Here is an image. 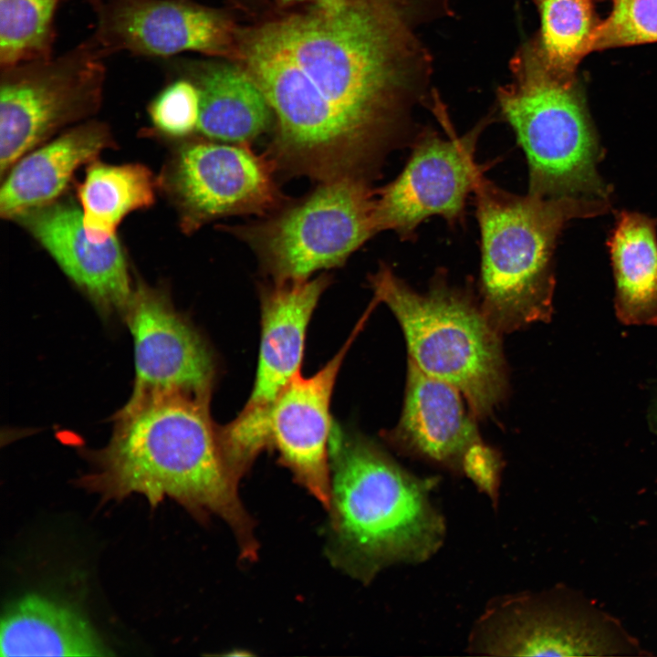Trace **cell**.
Wrapping results in <instances>:
<instances>
[{"label": "cell", "mask_w": 657, "mask_h": 657, "mask_svg": "<svg viewBox=\"0 0 657 657\" xmlns=\"http://www.w3.org/2000/svg\"><path fill=\"white\" fill-rule=\"evenodd\" d=\"M94 470L81 485L104 500L144 495L151 506L175 500L198 519L214 515L234 532L242 558H255L254 526L237 494L210 401L162 396L123 406Z\"/></svg>", "instance_id": "cell-2"}, {"label": "cell", "mask_w": 657, "mask_h": 657, "mask_svg": "<svg viewBox=\"0 0 657 657\" xmlns=\"http://www.w3.org/2000/svg\"><path fill=\"white\" fill-rule=\"evenodd\" d=\"M541 16L539 57L548 70L570 78L591 52L596 22L592 0H537Z\"/></svg>", "instance_id": "cell-23"}, {"label": "cell", "mask_w": 657, "mask_h": 657, "mask_svg": "<svg viewBox=\"0 0 657 657\" xmlns=\"http://www.w3.org/2000/svg\"><path fill=\"white\" fill-rule=\"evenodd\" d=\"M657 221L621 212L608 242L616 313L628 325L657 323Z\"/></svg>", "instance_id": "cell-21"}, {"label": "cell", "mask_w": 657, "mask_h": 657, "mask_svg": "<svg viewBox=\"0 0 657 657\" xmlns=\"http://www.w3.org/2000/svg\"><path fill=\"white\" fill-rule=\"evenodd\" d=\"M288 203L263 219L221 227L253 250L273 282L307 279L340 266L379 233L370 181L320 182L306 197Z\"/></svg>", "instance_id": "cell-7"}, {"label": "cell", "mask_w": 657, "mask_h": 657, "mask_svg": "<svg viewBox=\"0 0 657 657\" xmlns=\"http://www.w3.org/2000/svg\"><path fill=\"white\" fill-rule=\"evenodd\" d=\"M284 2H303V1H313L318 3L320 8H334L341 5L349 0H283Z\"/></svg>", "instance_id": "cell-28"}, {"label": "cell", "mask_w": 657, "mask_h": 657, "mask_svg": "<svg viewBox=\"0 0 657 657\" xmlns=\"http://www.w3.org/2000/svg\"><path fill=\"white\" fill-rule=\"evenodd\" d=\"M114 145L106 124L86 120L32 150L6 172L0 191L2 218L16 220L57 201L80 165Z\"/></svg>", "instance_id": "cell-18"}, {"label": "cell", "mask_w": 657, "mask_h": 657, "mask_svg": "<svg viewBox=\"0 0 657 657\" xmlns=\"http://www.w3.org/2000/svg\"><path fill=\"white\" fill-rule=\"evenodd\" d=\"M159 186V180L141 163L92 161L77 189L83 224L90 237L103 241L116 235L128 214L153 204Z\"/></svg>", "instance_id": "cell-22"}, {"label": "cell", "mask_w": 657, "mask_h": 657, "mask_svg": "<svg viewBox=\"0 0 657 657\" xmlns=\"http://www.w3.org/2000/svg\"><path fill=\"white\" fill-rule=\"evenodd\" d=\"M124 319L135 363L133 390L125 406L171 395L211 401L216 372L213 353L166 292L139 283Z\"/></svg>", "instance_id": "cell-12"}, {"label": "cell", "mask_w": 657, "mask_h": 657, "mask_svg": "<svg viewBox=\"0 0 657 657\" xmlns=\"http://www.w3.org/2000/svg\"><path fill=\"white\" fill-rule=\"evenodd\" d=\"M366 317L315 374L298 373L276 400L268 419L270 446L295 479L328 508L330 499V401L345 356Z\"/></svg>", "instance_id": "cell-14"}, {"label": "cell", "mask_w": 657, "mask_h": 657, "mask_svg": "<svg viewBox=\"0 0 657 657\" xmlns=\"http://www.w3.org/2000/svg\"><path fill=\"white\" fill-rule=\"evenodd\" d=\"M328 554L368 584L394 565H417L443 547L445 518L433 501L437 477L418 476L366 436L333 423L329 439Z\"/></svg>", "instance_id": "cell-3"}, {"label": "cell", "mask_w": 657, "mask_h": 657, "mask_svg": "<svg viewBox=\"0 0 657 657\" xmlns=\"http://www.w3.org/2000/svg\"><path fill=\"white\" fill-rule=\"evenodd\" d=\"M467 648L496 656L605 655L615 649L598 626L526 593L492 600L474 624Z\"/></svg>", "instance_id": "cell-15"}, {"label": "cell", "mask_w": 657, "mask_h": 657, "mask_svg": "<svg viewBox=\"0 0 657 657\" xmlns=\"http://www.w3.org/2000/svg\"><path fill=\"white\" fill-rule=\"evenodd\" d=\"M503 467L501 454L485 443L466 456L462 466V474L487 496L495 509L499 504Z\"/></svg>", "instance_id": "cell-27"}, {"label": "cell", "mask_w": 657, "mask_h": 657, "mask_svg": "<svg viewBox=\"0 0 657 657\" xmlns=\"http://www.w3.org/2000/svg\"><path fill=\"white\" fill-rule=\"evenodd\" d=\"M609 16L593 35L591 51L657 41V0H610Z\"/></svg>", "instance_id": "cell-26"}, {"label": "cell", "mask_w": 657, "mask_h": 657, "mask_svg": "<svg viewBox=\"0 0 657 657\" xmlns=\"http://www.w3.org/2000/svg\"><path fill=\"white\" fill-rule=\"evenodd\" d=\"M60 0H0V68L52 56Z\"/></svg>", "instance_id": "cell-24"}, {"label": "cell", "mask_w": 657, "mask_h": 657, "mask_svg": "<svg viewBox=\"0 0 657 657\" xmlns=\"http://www.w3.org/2000/svg\"><path fill=\"white\" fill-rule=\"evenodd\" d=\"M166 71L182 74L198 88V130L206 138L250 143L268 127L272 110L251 75L228 65L186 67L165 59Z\"/></svg>", "instance_id": "cell-19"}, {"label": "cell", "mask_w": 657, "mask_h": 657, "mask_svg": "<svg viewBox=\"0 0 657 657\" xmlns=\"http://www.w3.org/2000/svg\"><path fill=\"white\" fill-rule=\"evenodd\" d=\"M481 235V308L499 332L552 314L553 256L558 238L575 218L600 215L608 200L518 195L479 178L474 191Z\"/></svg>", "instance_id": "cell-4"}, {"label": "cell", "mask_w": 657, "mask_h": 657, "mask_svg": "<svg viewBox=\"0 0 657 657\" xmlns=\"http://www.w3.org/2000/svg\"><path fill=\"white\" fill-rule=\"evenodd\" d=\"M516 67V79L497 97L527 158L528 193L608 200L597 172L599 139L570 78L552 73L535 52Z\"/></svg>", "instance_id": "cell-6"}, {"label": "cell", "mask_w": 657, "mask_h": 657, "mask_svg": "<svg viewBox=\"0 0 657 657\" xmlns=\"http://www.w3.org/2000/svg\"><path fill=\"white\" fill-rule=\"evenodd\" d=\"M276 167L250 143L192 140L174 152L159 180L175 205L180 225L193 234L231 215L266 216L289 201L275 180Z\"/></svg>", "instance_id": "cell-9"}, {"label": "cell", "mask_w": 657, "mask_h": 657, "mask_svg": "<svg viewBox=\"0 0 657 657\" xmlns=\"http://www.w3.org/2000/svg\"><path fill=\"white\" fill-rule=\"evenodd\" d=\"M106 57L89 38L59 56L0 68L2 177L57 131L99 110Z\"/></svg>", "instance_id": "cell-8"}, {"label": "cell", "mask_w": 657, "mask_h": 657, "mask_svg": "<svg viewBox=\"0 0 657 657\" xmlns=\"http://www.w3.org/2000/svg\"><path fill=\"white\" fill-rule=\"evenodd\" d=\"M374 301L401 325L409 359L456 388L478 417L488 416L507 391L499 331L464 290L437 275L426 292L412 289L386 264L369 276Z\"/></svg>", "instance_id": "cell-5"}, {"label": "cell", "mask_w": 657, "mask_h": 657, "mask_svg": "<svg viewBox=\"0 0 657 657\" xmlns=\"http://www.w3.org/2000/svg\"><path fill=\"white\" fill-rule=\"evenodd\" d=\"M97 25L90 39L107 55L124 51L169 59L196 51L226 54L232 35L216 12L184 0H93Z\"/></svg>", "instance_id": "cell-13"}, {"label": "cell", "mask_w": 657, "mask_h": 657, "mask_svg": "<svg viewBox=\"0 0 657 657\" xmlns=\"http://www.w3.org/2000/svg\"><path fill=\"white\" fill-rule=\"evenodd\" d=\"M1 656H104L109 649L73 609L30 594L10 605L2 618Z\"/></svg>", "instance_id": "cell-20"}, {"label": "cell", "mask_w": 657, "mask_h": 657, "mask_svg": "<svg viewBox=\"0 0 657 657\" xmlns=\"http://www.w3.org/2000/svg\"><path fill=\"white\" fill-rule=\"evenodd\" d=\"M461 394L409 359L402 415L388 439L408 455L462 474L464 459L484 441Z\"/></svg>", "instance_id": "cell-17"}, {"label": "cell", "mask_w": 657, "mask_h": 657, "mask_svg": "<svg viewBox=\"0 0 657 657\" xmlns=\"http://www.w3.org/2000/svg\"><path fill=\"white\" fill-rule=\"evenodd\" d=\"M330 277L273 282L260 291L261 337L255 383L245 407L222 426L230 454L253 464L270 446L268 419L286 386L300 373L307 329Z\"/></svg>", "instance_id": "cell-10"}, {"label": "cell", "mask_w": 657, "mask_h": 657, "mask_svg": "<svg viewBox=\"0 0 657 657\" xmlns=\"http://www.w3.org/2000/svg\"><path fill=\"white\" fill-rule=\"evenodd\" d=\"M448 137L427 129L412 141L411 156L397 178L375 190L379 232L390 230L402 241L415 239L419 225L438 215L454 225L464 218L467 197L483 174L475 162L485 122L458 136L443 117Z\"/></svg>", "instance_id": "cell-11"}, {"label": "cell", "mask_w": 657, "mask_h": 657, "mask_svg": "<svg viewBox=\"0 0 657 657\" xmlns=\"http://www.w3.org/2000/svg\"><path fill=\"white\" fill-rule=\"evenodd\" d=\"M171 73L167 83L148 106L153 130L170 138H184L198 129L200 95L188 77Z\"/></svg>", "instance_id": "cell-25"}, {"label": "cell", "mask_w": 657, "mask_h": 657, "mask_svg": "<svg viewBox=\"0 0 657 657\" xmlns=\"http://www.w3.org/2000/svg\"><path fill=\"white\" fill-rule=\"evenodd\" d=\"M308 75L337 124L347 176L371 181L413 141L409 110L415 51L390 0H349L260 29Z\"/></svg>", "instance_id": "cell-1"}, {"label": "cell", "mask_w": 657, "mask_h": 657, "mask_svg": "<svg viewBox=\"0 0 657 657\" xmlns=\"http://www.w3.org/2000/svg\"><path fill=\"white\" fill-rule=\"evenodd\" d=\"M15 221L103 314L124 318L134 287L116 235L103 241L91 238L83 224L81 209L70 201L57 200Z\"/></svg>", "instance_id": "cell-16"}]
</instances>
